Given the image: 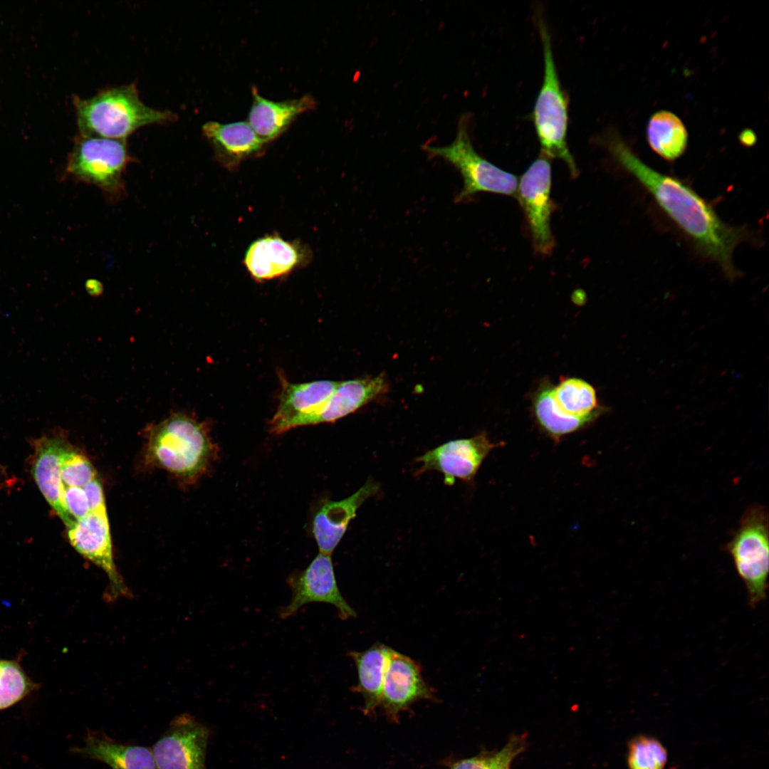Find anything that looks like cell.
Here are the masks:
<instances>
[{
	"instance_id": "f1b7e54d",
	"label": "cell",
	"mask_w": 769,
	"mask_h": 769,
	"mask_svg": "<svg viewBox=\"0 0 769 769\" xmlns=\"http://www.w3.org/2000/svg\"><path fill=\"white\" fill-rule=\"evenodd\" d=\"M63 502L67 511L75 520L83 518L90 512L83 488L64 485Z\"/></svg>"
},
{
	"instance_id": "3957f363",
	"label": "cell",
	"mask_w": 769,
	"mask_h": 769,
	"mask_svg": "<svg viewBox=\"0 0 769 769\" xmlns=\"http://www.w3.org/2000/svg\"><path fill=\"white\" fill-rule=\"evenodd\" d=\"M147 456L158 467L184 478H194L210 463L213 444L202 424L181 413L152 427Z\"/></svg>"
},
{
	"instance_id": "ba28073f",
	"label": "cell",
	"mask_w": 769,
	"mask_h": 769,
	"mask_svg": "<svg viewBox=\"0 0 769 769\" xmlns=\"http://www.w3.org/2000/svg\"><path fill=\"white\" fill-rule=\"evenodd\" d=\"M551 164L541 155L521 176L518 195L530 231L535 252L542 256L552 253L554 239L550 228L553 211Z\"/></svg>"
},
{
	"instance_id": "d6a6232c",
	"label": "cell",
	"mask_w": 769,
	"mask_h": 769,
	"mask_svg": "<svg viewBox=\"0 0 769 769\" xmlns=\"http://www.w3.org/2000/svg\"><path fill=\"white\" fill-rule=\"evenodd\" d=\"M740 140L745 145L750 146L755 142L756 137L752 130H746L741 133Z\"/></svg>"
},
{
	"instance_id": "f546056e",
	"label": "cell",
	"mask_w": 769,
	"mask_h": 769,
	"mask_svg": "<svg viewBox=\"0 0 769 769\" xmlns=\"http://www.w3.org/2000/svg\"><path fill=\"white\" fill-rule=\"evenodd\" d=\"M522 748L520 740L511 741L499 753L490 758V769H509L513 758Z\"/></svg>"
},
{
	"instance_id": "5bb4252c",
	"label": "cell",
	"mask_w": 769,
	"mask_h": 769,
	"mask_svg": "<svg viewBox=\"0 0 769 769\" xmlns=\"http://www.w3.org/2000/svg\"><path fill=\"white\" fill-rule=\"evenodd\" d=\"M380 484L372 478L350 496L338 501H327L315 514L313 532L320 553L331 555L343 537L349 523L361 505L377 494Z\"/></svg>"
},
{
	"instance_id": "603a6c76",
	"label": "cell",
	"mask_w": 769,
	"mask_h": 769,
	"mask_svg": "<svg viewBox=\"0 0 769 769\" xmlns=\"http://www.w3.org/2000/svg\"><path fill=\"white\" fill-rule=\"evenodd\" d=\"M647 138L656 154L666 160L674 161L684 152L688 134L677 115L662 110L651 117L647 127Z\"/></svg>"
},
{
	"instance_id": "4fadbf2b",
	"label": "cell",
	"mask_w": 769,
	"mask_h": 769,
	"mask_svg": "<svg viewBox=\"0 0 769 769\" xmlns=\"http://www.w3.org/2000/svg\"><path fill=\"white\" fill-rule=\"evenodd\" d=\"M382 375L338 382L328 400L315 412L297 420L300 426L334 422L352 414L387 390Z\"/></svg>"
},
{
	"instance_id": "7c38bea8",
	"label": "cell",
	"mask_w": 769,
	"mask_h": 769,
	"mask_svg": "<svg viewBox=\"0 0 769 769\" xmlns=\"http://www.w3.org/2000/svg\"><path fill=\"white\" fill-rule=\"evenodd\" d=\"M67 528L73 547L106 573L110 582V596L117 598L129 595L128 588L114 561L106 508L90 511L83 518L75 520Z\"/></svg>"
},
{
	"instance_id": "484cf974",
	"label": "cell",
	"mask_w": 769,
	"mask_h": 769,
	"mask_svg": "<svg viewBox=\"0 0 769 769\" xmlns=\"http://www.w3.org/2000/svg\"><path fill=\"white\" fill-rule=\"evenodd\" d=\"M33 689V684L16 662L0 660V710L16 704Z\"/></svg>"
},
{
	"instance_id": "30bf717a",
	"label": "cell",
	"mask_w": 769,
	"mask_h": 769,
	"mask_svg": "<svg viewBox=\"0 0 769 769\" xmlns=\"http://www.w3.org/2000/svg\"><path fill=\"white\" fill-rule=\"evenodd\" d=\"M501 445V442H492L484 431L468 439L449 441L416 459L422 464L416 475L437 471L444 475V482L448 486H452L456 478L472 481L489 453Z\"/></svg>"
},
{
	"instance_id": "4316f807",
	"label": "cell",
	"mask_w": 769,
	"mask_h": 769,
	"mask_svg": "<svg viewBox=\"0 0 769 769\" xmlns=\"http://www.w3.org/2000/svg\"><path fill=\"white\" fill-rule=\"evenodd\" d=\"M666 761V750L656 738L639 736L630 741L627 755L629 769H664Z\"/></svg>"
},
{
	"instance_id": "44dd1931",
	"label": "cell",
	"mask_w": 769,
	"mask_h": 769,
	"mask_svg": "<svg viewBox=\"0 0 769 769\" xmlns=\"http://www.w3.org/2000/svg\"><path fill=\"white\" fill-rule=\"evenodd\" d=\"M300 260L298 250L278 236H268L255 241L245 255V265L256 280H268L292 271Z\"/></svg>"
},
{
	"instance_id": "52a82bcc",
	"label": "cell",
	"mask_w": 769,
	"mask_h": 769,
	"mask_svg": "<svg viewBox=\"0 0 769 769\" xmlns=\"http://www.w3.org/2000/svg\"><path fill=\"white\" fill-rule=\"evenodd\" d=\"M469 122L467 115L461 117L456 137L449 145L423 146L429 155L442 158L460 172L464 185L455 197V202L467 201L479 192L515 197L518 184L516 176L500 169L478 154L471 142Z\"/></svg>"
},
{
	"instance_id": "d6986e66",
	"label": "cell",
	"mask_w": 769,
	"mask_h": 769,
	"mask_svg": "<svg viewBox=\"0 0 769 769\" xmlns=\"http://www.w3.org/2000/svg\"><path fill=\"white\" fill-rule=\"evenodd\" d=\"M73 751L103 762L112 769H157L152 749L121 743L93 731H88L83 746Z\"/></svg>"
},
{
	"instance_id": "9c48e42d",
	"label": "cell",
	"mask_w": 769,
	"mask_h": 769,
	"mask_svg": "<svg viewBox=\"0 0 769 769\" xmlns=\"http://www.w3.org/2000/svg\"><path fill=\"white\" fill-rule=\"evenodd\" d=\"M287 582L291 597L290 602L278 610L281 619L294 615L300 607L311 602L333 605L343 620L357 615L339 590L331 555L319 553L304 570L291 574Z\"/></svg>"
},
{
	"instance_id": "277c9868",
	"label": "cell",
	"mask_w": 769,
	"mask_h": 769,
	"mask_svg": "<svg viewBox=\"0 0 769 769\" xmlns=\"http://www.w3.org/2000/svg\"><path fill=\"white\" fill-rule=\"evenodd\" d=\"M544 73L532 114L542 154L548 158L563 160L572 177L578 169L567 144L568 98L562 88L552 50L550 33L540 19Z\"/></svg>"
},
{
	"instance_id": "8fae6325",
	"label": "cell",
	"mask_w": 769,
	"mask_h": 769,
	"mask_svg": "<svg viewBox=\"0 0 769 769\" xmlns=\"http://www.w3.org/2000/svg\"><path fill=\"white\" fill-rule=\"evenodd\" d=\"M207 728L189 714L174 718L152 751L157 769H206Z\"/></svg>"
},
{
	"instance_id": "2e32d148",
	"label": "cell",
	"mask_w": 769,
	"mask_h": 769,
	"mask_svg": "<svg viewBox=\"0 0 769 769\" xmlns=\"http://www.w3.org/2000/svg\"><path fill=\"white\" fill-rule=\"evenodd\" d=\"M338 383L319 380L293 384L283 379L278 407L270 422L271 431L285 432L297 420L315 412L331 396Z\"/></svg>"
},
{
	"instance_id": "7402d4cb",
	"label": "cell",
	"mask_w": 769,
	"mask_h": 769,
	"mask_svg": "<svg viewBox=\"0 0 769 769\" xmlns=\"http://www.w3.org/2000/svg\"><path fill=\"white\" fill-rule=\"evenodd\" d=\"M553 396L560 409L567 416L585 422H595L605 411L600 407L594 387L578 377H567L553 386Z\"/></svg>"
},
{
	"instance_id": "d4e9b609",
	"label": "cell",
	"mask_w": 769,
	"mask_h": 769,
	"mask_svg": "<svg viewBox=\"0 0 769 769\" xmlns=\"http://www.w3.org/2000/svg\"><path fill=\"white\" fill-rule=\"evenodd\" d=\"M532 409L539 427L555 441L589 425L584 421L567 416L560 409L554 399L553 385L549 382H543L535 392Z\"/></svg>"
},
{
	"instance_id": "cb8c5ba5",
	"label": "cell",
	"mask_w": 769,
	"mask_h": 769,
	"mask_svg": "<svg viewBox=\"0 0 769 769\" xmlns=\"http://www.w3.org/2000/svg\"><path fill=\"white\" fill-rule=\"evenodd\" d=\"M390 647L376 644L362 652H350L358 677L355 689L365 697L368 707L377 704L382 696L384 674Z\"/></svg>"
},
{
	"instance_id": "83f0119b",
	"label": "cell",
	"mask_w": 769,
	"mask_h": 769,
	"mask_svg": "<svg viewBox=\"0 0 769 769\" xmlns=\"http://www.w3.org/2000/svg\"><path fill=\"white\" fill-rule=\"evenodd\" d=\"M61 471L62 481L68 486L83 488L97 478L90 461L67 441L61 455Z\"/></svg>"
},
{
	"instance_id": "ffe728a7",
	"label": "cell",
	"mask_w": 769,
	"mask_h": 769,
	"mask_svg": "<svg viewBox=\"0 0 769 769\" xmlns=\"http://www.w3.org/2000/svg\"><path fill=\"white\" fill-rule=\"evenodd\" d=\"M202 132L224 162L238 163L261 152L266 144L254 132L246 121L221 123L209 121Z\"/></svg>"
},
{
	"instance_id": "5b68a950",
	"label": "cell",
	"mask_w": 769,
	"mask_h": 769,
	"mask_svg": "<svg viewBox=\"0 0 769 769\" xmlns=\"http://www.w3.org/2000/svg\"><path fill=\"white\" fill-rule=\"evenodd\" d=\"M725 550L744 583L749 605L755 607L766 599L768 589L769 533L765 507L753 504L746 509Z\"/></svg>"
},
{
	"instance_id": "6da1fadb",
	"label": "cell",
	"mask_w": 769,
	"mask_h": 769,
	"mask_svg": "<svg viewBox=\"0 0 769 769\" xmlns=\"http://www.w3.org/2000/svg\"><path fill=\"white\" fill-rule=\"evenodd\" d=\"M607 147L696 250L734 278L733 252L747 239L746 231L723 222L713 206L687 183L649 167L622 140L612 138Z\"/></svg>"
},
{
	"instance_id": "e0dca14e",
	"label": "cell",
	"mask_w": 769,
	"mask_h": 769,
	"mask_svg": "<svg viewBox=\"0 0 769 769\" xmlns=\"http://www.w3.org/2000/svg\"><path fill=\"white\" fill-rule=\"evenodd\" d=\"M66 442L64 438L58 435L43 436L35 440L32 474L42 494L68 528L75 520L63 502L61 455Z\"/></svg>"
},
{
	"instance_id": "8992f818",
	"label": "cell",
	"mask_w": 769,
	"mask_h": 769,
	"mask_svg": "<svg viewBox=\"0 0 769 769\" xmlns=\"http://www.w3.org/2000/svg\"><path fill=\"white\" fill-rule=\"evenodd\" d=\"M131 157L126 140L79 134L66 164V173L77 181L99 188L112 201L125 193L123 174Z\"/></svg>"
},
{
	"instance_id": "7a4b0ae2",
	"label": "cell",
	"mask_w": 769,
	"mask_h": 769,
	"mask_svg": "<svg viewBox=\"0 0 769 769\" xmlns=\"http://www.w3.org/2000/svg\"><path fill=\"white\" fill-rule=\"evenodd\" d=\"M79 134L126 140L137 128L176 119L175 113L145 105L135 83L107 88L88 98H74Z\"/></svg>"
},
{
	"instance_id": "1f68e13d",
	"label": "cell",
	"mask_w": 769,
	"mask_h": 769,
	"mask_svg": "<svg viewBox=\"0 0 769 769\" xmlns=\"http://www.w3.org/2000/svg\"><path fill=\"white\" fill-rule=\"evenodd\" d=\"M452 769H490V758H474L457 763Z\"/></svg>"
},
{
	"instance_id": "9a60e30c",
	"label": "cell",
	"mask_w": 769,
	"mask_h": 769,
	"mask_svg": "<svg viewBox=\"0 0 769 769\" xmlns=\"http://www.w3.org/2000/svg\"><path fill=\"white\" fill-rule=\"evenodd\" d=\"M251 91L252 103L246 122L266 143L278 137L300 115L313 110L317 105L315 99L309 94L298 98L273 101L261 96L256 87Z\"/></svg>"
},
{
	"instance_id": "ac0fdd59",
	"label": "cell",
	"mask_w": 769,
	"mask_h": 769,
	"mask_svg": "<svg viewBox=\"0 0 769 769\" xmlns=\"http://www.w3.org/2000/svg\"><path fill=\"white\" fill-rule=\"evenodd\" d=\"M430 692L417 663L390 648L381 696L384 704L398 710L418 699L428 697Z\"/></svg>"
},
{
	"instance_id": "4dcf8cb0",
	"label": "cell",
	"mask_w": 769,
	"mask_h": 769,
	"mask_svg": "<svg viewBox=\"0 0 769 769\" xmlns=\"http://www.w3.org/2000/svg\"><path fill=\"white\" fill-rule=\"evenodd\" d=\"M83 489L88 502L90 511L106 508L102 484L98 478L83 487Z\"/></svg>"
}]
</instances>
